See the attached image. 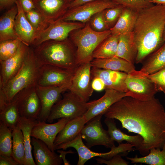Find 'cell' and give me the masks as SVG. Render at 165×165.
Returning <instances> with one entry per match:
<instances>
[{"instance_id": "cell-1", "label": "cell", "mask_w": 165, "mask_h": 165, "mask_svg": "<svg viewBox=\"0 0 165 165\" xmlns=\"http://www.w3.org/2000/svg\"><path fill=\"white\" fill-rule=\"evenodd\" d=\"M104 115L118 120L128 133L143 138L140 153L143 156L148 154L152 148L162 149L165 143V110L155 97L143 101L125 96L112 105Z\"/></svg>"}, {"instance_id": "cell-2", "label": "cell", "mask_w": 165, "mask_h": 165, "mask_svg": "<svg viewBox=\"0 0 165 165\" xmlns=\"http://www.w3.org/2000/svg\"><path fill=\"white\" fill-rule=\"evenodd\" d=\"M165 4H156L138 12L133 32L138 52L135 62H142L165 42Z\"/></svg>"}, {"instance_id": "cell-3", "label": "cell", "mask_w": 165, "mask_h": 165, "mask_svg": "<svg viewBox=\"0 0 165 165\" xmlns=\"http://www.w3.org/2000/svg\"><path fill=\"white\" fill-rule=\"evenodd\" d=\"M33 48L40 66L49 64L74 71L78 66L76 48L68 38L46 41Z\"/></svg>"}, {"instance_id": "cell-4", "label": "cell", "mask_w": 165, "mask_h": 165, "mask_svg": "<svg viewBox=\"0 0 165 165\" xmlns=\"http://www.w3.org/2000/svg\"><path fill=\"white\" fill-rule=\"evenodd\" d=\"M39 66L33 47L29 46L20 69L4 87L0 88V110L4 109L20 91L37 85Z\"/></svg>"}, {"instance_id": "cell-5", "label": "cell", "mask_w": 165, "mask_h": 165, "mask_svg": "<svg viewBox=\"0 0 165 165\" xmlns=\"http://www.w3.org/2000/svg\"><path fill=\"white\" fill-rule=\"evenodd\" d=\"M111 34L110 30L98 32L92 29L88 22L82 28L75 30L68 38L76 49V63L79 65L91 62L93 52L98 45Z\"/></svg>"}, {"instance_id": "cell-6", "label": "cell", "mask_w": 165, "mask_h": 165, "mask_svg": "<svg viewBox=\"0 0 165 165\" xmlns=\"http://www.w3.org/2000/svg\"><path fill=\"white\" fill-rule=\"evenodd\" d=\"M91 103V101L87 102L82 101L69 91L53 105L46 122L51 123L57 119H73L82 116L88 110Z\"/></svg>"}, {"instance_id": "cell-7", "label": "cell", "mask_w": 165, "mask_h": 165, "mask_svg": "<svg viewBox=\"0 0 165 165\" xmlns=\"http://www.w3.org/2000/svg\"><path fill=\"white\" fill-rule=\"evenodd\" d=\"M119 4L115 0H96L85 3L68 9L60 18L65 21L86 24L96 13Z\"/></svg>"}, {"instance_id": "cell-8", "label": "cell", "mask_w": 165, "mask_h": 165, "mask_svg": "<svg viewBox=\"0 0 165 165\" xmlns=\"http://www.w3.org/2000/svg\"><path fill=\"white\" fill-rule=\"evenodd\" d=\"M127 96L143 101L150 100L158 91L156 86L146 76L137 71L128 74L125 80Z\"/></svg>"}, {"instance_id": "cell-9", "label": "cell", "mask_w": 165, "mask_h": 165, "mask_svg": "<svg viewBox=\"0 0 165 165\" xmlns=\"http://www.w3.org/2000/svg\"><path fill=\"white\" fill-rule=\"evenodd\" d=\"M103 115L99 114L91 119L85 124L81 131L82 138L90 148L99 145L111 149L116 146L108 131L104 129L101 124V119Z\"/></svg>"}, {"instance_id": "cell-10", "label": "cell", "mask_w": 165, "mask_h": 165, "mask_svg": "<svg viewBox=\"0 0 165 165\" xmlns=\"http://www.w3.org/2000/svg\"><path fill=\"white\" fill-rule=\"evenodd\" d=\"M74 71L49 64L39 68L37 86L42 87L70 86Z\"/></svg>"}, {"instance_id": "cell-11", "label": "cell", "mask_w": 165, "mask_h": 165, "mask_svg": "<svg viewBox=\"0 0 165 165\" xmlns=\"http://www.w3.org/2000/svg\"><path fill=\"white\" fill-rule=\"evenodd\" d=\"M85 25L79 22L67 21L59 19L49 23L48 27L39 34L31 46L34 47L48 40L66 39L72 31L82 28Z\"/></svg>"}, {"instance_id": "cell-12", "label": "cell", "mask_w": 165, "mask_h": 165, "mask_svg": "<svg viewBox=\"0 0 165 165\" xmlns=\"http://www.w3.org/2000/svg\"><path fill=\"white\" fill-rule=\"evenodd\" d=\"M91 62L78 65L74 70L68 90L86 102L94 91L91 86Z\"/></svg>"}, {"instance_id": "cell-13", "label": "cell", "mask_w": 165, "mask_h": 165, "mask_svg": "<svg viewBox=\"0 0 165 165\" xmlns=\"http://www.w3.org/2000/svg\"><path fill=\"white\" fill-rule=\"evenodd\" d=\"M36 86L25 88L16 95L20 117L37 120L41 111V105Z\"/></svg>"}, {"instance_id": "cell-14", "label": "cell", "mask_w": 165, "mask_h": 165, "mask_svg": "<svg viewBox=\"0 0 165 165\" xmlns=\"http://www.w3.org/2000/svg\"><path fill=\"white\" fill-rule=\"evenodd\" d=\"M70 86L42 87L36 86L37 93L41 105V111L37 119L39 122H46L53 105L61 98V95Z\"/></svg>"}, {"instance_id": "cell-15", "label": "cell", "mask_w": 165, "mask_h": 165, "mask_svg": "<svg viewBox=\"0 0 165 165\" xmlns=\"http://www.w3.org/2000/svg\"><path fill=\"white\" fill-rule=\"evenodd\" d=\"M29 46L21 42L14 55L5 61H0V88L4 87L20 69Z\"/></svg>"}, {"instance_id": "cell-16", "label": "cell", "mask_w": 165, "mask_h": 165, "mask_svg": "<svg viewBox=\"0 0 165 165\" xmlns=\"http://www.w3.org/2000/svg\"><path fill=\"white\" fill-rule=\"evenodd\" d=\"M71 119L69 118H62L59 119L57 122L52 124L38 121L32 130L31 136L41 140L52 151H55L54 142L57 135Z\"/></svg>"}, {"instance_id": "cell-17", "label": "cell", "mask_w": 165, "mask_h": 165, "mask_svg": "<svg viewBox=\"0 0 165 165\" xmlns=\"http://www.w3.org/2000/svg\"><path fill=\"white\" fill-rule=\"evenodd\" d=\"M35 8L49 23L61 18L73 0H33Z\"/></svg>"}, {"instance_id": "cell-18", "label": "cell", "mask_w": 165, "mask_h": 165, "mask_svg": "<svg viewBox=\"0 0 165 165\" xmlns=\"http://www.w3.org/2000/svg\"><path fill=\"white\" fill-rule=\"evenodd\" d=\"M105 90V93L101 97L91 101L89 108L84 115L87 122L98 115H104L112 105L127 96L124 92L111 89Z\"/></svg>"}, {"instance_id": "cell-19", "label": "cell", "mask_w": 165, "mask_h": 165, "mask_svg": "<svg viewBox=\"0 0 165 165\" xmlns=\"http://www.w3.org/2000/svg\"><path fill=\"white\" fill-rule=\"evenodd\" d=\"M128 74L122 72L92 67V78L98 77L104 82L105 89H111L127 92L125 80Z\"/></svg>"}, {"instance_id": "cell-20", "label": "cell", "mask_w": 165, "mask_h": 165, "mask_svg": "<svg viewBox=\"0 0 165 165\" xmlns=\"http://www.w3.org/2000/svg\"><path fill=\"white\" fill-rule=\"evenodd\" d=\"M15 4L18 13L15 19L14 28L18 38L28 46H31L38 35L27 19L21 4L17 0Z\"/></svg>"}, {"instance_id": "cell-21", "label": "cell", "mask_w": 165, "mask_h": 165, "mask_svg": "<svg viewBox=\"0 0 165 165\" xmlns=\"http://www.w3.org/2000/svg\"><path fill=\"white\" fill-rule=\"evenodd\" d=\"M31 144L36 165H61L63 163L60 155L52 151L41 140L32 137Z\"/></svg>"}, {"instance_id": "cell-22", "label": "cell", "mask_w": 165, "mask_h": 165, "mask_svg": "<svg viewBox=\"0 0 165 165\" xmlns=\"http://www.w3.org/2000/svg\"><path fill=\"white\" fill-rule=\"evenodd\" d=\"M87 123L84 115L69 121L57 135L54 142L55 148L74 139L80 133Z\"/></svg>"}, {"instance_id": "cell-23", "label": "cell", "mask_w": 165, "mask_h": 165, "mask_svg": "<svg viewBox=\"0 0 165 165\" xmlns=\"http://www.w3.org/2000/svg\"><path fill=\"white\" fill-rule=\"evenodd\" d=\"M80 133L74 139L66 143L59 145L55 148V150L60 149L63 150L72 147L76 150L79 156L77 165H83L89 160L96 156L105 159L108 152L98 153L91 151L82 141Z\"/></svg>"}, {"instance_id": "cell-24", "label": "cell", "mask_w": 165, "mask_h": 165, "mask_svg": "<svg viewBox=\"0 0 165 165\" xmlns=\"http://www.w3.org/2000/svg\"><path fill=\"white\" fill-rule=\"evenodd\" d=\"M104 122L108 127L107 131L112 141L119 144L126 141L135 147V150L140 152L143 142V138L140 135L130 136L124 133L117 128L114 119L106 118Z\"/></svg>"}, {"instance_id": "cell-25", "label": "cell", "mask_w": 165, "mask_h": 165, "mask_svg": "<svg viewBox=\"0 0 165 165\" xmlns=\"http://www.w3.org/2000/svg\"><path fill=\"white\" fill-rule=\"evenodd\" d=\"M138 52L133 32L119 35L116 56L134 64Z\"/></svg>"}, {"instance_id": "cell-26", "label": "cell", "mask_w": 165, "mask_h": 165, "mask_svg": "<svg viewBox=\"0 0 165 165\" xmlns=\"http://www.w3.org/2000/svg\"><path fill=\"white\" fill-rule=\"evenodd\" d=\"M92 67L122 72L128 74L136 70L134 64L117 56L103 59H94L91 62Z\"/></svg>"}, {"instance_id": "cell-27", "label": "cell", "mask_w": 165, "mask_h": 165, "mask_svg": "<svg viewBox=\"0 0 165 165\" xmlns=\"http://www.w3.org/2000/svg\"><path fill=\"white\" fill-rule=\"evenodd\" d=\"M146 57L140 70L137 71L139 74H150L165 68V41L159 48Z\"/></svg>"}, {"instance_id": "cell-28", "label": "cell", "mask_w": 165, "mask_h": 165, "mask_svg": "<svg viewBox=\"0 0 165 165\" xmlns=\"http://www.w3.org/2000/svg\"><path fill=\"white\" fill-rule=\"evenodd\" d=\"M138 12L125 7L117 23L110 29L111 34L120 35L125 33L133 32Z\"/></svg>"}, {"instance_id": "cell-29", "label": "cell", "mask_w": 165, "mask_h": 165, "mask_svg": "<svg viewBox=\"0 0 165 165\" xmlns=\"http://www.w3.org/2000/svg\"><path fill=\"white\" fill-rule=\"evenodd\" d=\"M18 13L15 4L0 18V42L18 38L14 28L15 19Z\"/></svg>"}, {"instance_id": "cell-30", "label": "cell", "mask_w": 165, "mask_h": 165, "mask_svg": "<svg viewBox=\"0 0 165 165\" xmlns=\"http://www.w3.org/2000/svg\"><path fill=\"white\" fill-rule=\"evenodd\" d=\"M38 122L37 120L20 116L18 121L22 132L24 145L25 160L24 165H36L32 155L31 137L32 130Z\"/></svg>"}, {"instance_id": "cell-31", "label": "cell", "mask_w": 165, "mask_h": 165, "mask_svg": "<svg viewBox=\"0 0 165 165\" xmlns=\"http://www.w3.org/2000/svg\"><path fill=\"white\" fill-rule=\"evenodd\" d=\"M119 35L111 34L97 46L93 54L94 59H103L116 56Z\"/></svg>"}, {"instance_id": "cell-32", "label": "cell", "mask_w": 165, "mask_h": 165, "mask_svg": "<svg viewBox=\"0 0 165 165\" xmlns=\"http://www.w3.org/2000/svg\"><path fill=\"white\" fill-rule=\"evenodd\" d=\"M132 163H141L150 165H165V143L162 149L151 148L148 155L138 157L137 155L133 158L126 157Z\"/></svg>"}, {"instance_id": "cell-33", "label": "cell", "mask_w": 165, "mask_h": 165, "mask_svg": "<svg viewBox=\"0 0 165 165\" xmlns=\"http://www.w3.org/2000/svg\"><path fill=\"white\" fill-rule=\"evenodd\" d=\"M13 145L11 156L19 165H24L25 150L22 131L18 123L12 129Z\"/></svg>"}, {"instance_id": "cell-34", "label": "cell", "mask_w": 165, "mask_h": 165, "mask_svg": "<svg viewBox=\"0 0 165 165\" xmlns=\"http://www.w3.org/2000/svg\"><path fill=\"white\" fill-rule=\"evenodd\" d=\"M19 114L16 95L2 111H0V120L13 129L18 123Z\"/></svg>"}, {"instance_id": "cell-35", "label": "cell", "mask_w": 165, "mask_h": 165, "mask_svg": "<svg viewBox=\"0 0 165 165\" xmlns=\"http://www.w3.org/2000/svg\"><path fill=\"white\" fill-rule=\"evenodd\" d=\"M12 145V129L0 121V155L11 156Z\"/></svg>"}, {"instance_id": "cell-36", "label": "cell", "mask_w": 165, "mask_h": 165, "mask_svg": "<svg viewBox=\"0 0 165 165\" xmlns=\"http://www.w3.org/2000/svg\"><path fill=\"white\" fill-rule=\"evenodd\" d=\"M25 14L27 19L38 34V35L48 27L49 23L36 8L25 13Z\"/></svg>"}, {"instance_id": "cell-37", "label": "cell", "mask_w": 165, "mask_h": 165, "mask_svg": "<svg viewBox=\"0 0 165 165\" xmlns=\"http://www.w3.org/2000/svg\"><path fill=\"white\" fill-rule=\"evenodd\" d=\"M21 42L18 38L0 42V61H5L14 55Z\"/></svg>"}, {"instance_id": "cell-38", "label": "cell", "mask_w": 165, "mask_h": 165, "mask_svg": "<svg viewBox=\"0 0 165 165\" xmlns=\"http://www.w3.org/2000/svg\"><path fill=\"white\" fill-rule=\"evenodd\" d=\"M124 7L122 5L118 4L103 10L105 21L109 30L112 28L117 23Z\"/></svg>"}, {"instance_id": "cell-39", "label": "cell", "mask_w": 165, "mask_h": 165, "mask_svg": "<svg viewBox=\"0 0 165 165\" xmlns=\"http://www.w3.org/2000/svg\"><path fill=\"white\" fill-rule=\"evenodd\" d=\"M103 10L94 14L88 22L91 28L96 31L101 32L109 30L105 21Z\"/></svg>"}, {"instance_id": "cell-40", "label": "cell", "mask_w": 165, "mask_h": 165, "mask_svg": "<svg viewBox=\"0 0 165 165\" xmlns=\"http://www.w3.org/2000/svg\"><path fill=\"white\" fill-rule=\"evenodd\" d=\"M121 4L137 12L154 5L150 0H115Z\"/></svg>"}, {"instance_id": "cell-41", "label": "cell", "mask_w": 165, "mask_h": 165, "mask_svg": "<svg viewBox=\"0 0 165 165\" xmlns=\"http://www.w3.org/2000/svg\"><path fill=\"white\" fill-rule=\"evenodd\" d=\"M144 75L154 83L158 91L165 94V68L154 73Z\"/></svg>"}, {"instance_id": "cell-42", "label": "cell", "mask_w": 165, "mask_h": 165, "mask_svg": "<svg viewBox=\"0 0 165 165\" xmlns=\"http://www.w3.org/2000/svg\"><path fill=\"white\" fill-rule=\"evenodd\" d=\"M119 155H116L111 159L106 160L102 158H97L96 160L100 164H105L107 165H127L128 162L123 159Z\"/></svg>"}, {"instance_id": "cell-43", "label": "cell", "mask_w": 165, "mask_h": 165, "mask_svg": "<svg viewBox=\"0 0 165 165\" xmlns=\"http://www.w3.org/2000/svg\"><path fill=\"white\" fill-rule=\"evenodd\" d=\"M91 86L93 90L97 91H101L105 89L104 82L98 77L92 78Z\"/></svg>"}, {"instance_id": "cell-44", "label": "cell", "mask_w": 165, "mask_h": 165, "mask_svg": "<svg viewBox=\"0 0 165 165\" xmlns=\"http://www.w3.org/2000/svg\"><path fill=\"white\" fill-rule=\"evenodd\" d=\"M0 165H19L11 156L0 155Z\"/></svg>"}, {"instance_id": "cell-45", "label": "cell", "mask_w": 165, "mask_h": 165, "mask_svg": "<svg viewBox=\"0 0 165 165\" xmlns=\"http://www.w3.org/2000/svg\"><path fill=\"white\" fill-rule=\"evenodd\" d=\"M21 4L25 13L35 9L33 0H17Z\"/></svg>"}, {"instance_id": "cell-46", "label": "cell", "mask_w": 165, "mask_h": 165, "mask_svg": "<svg viewBox=\"0 0 165 165\" xmlns=\"http://www.w3.org/2000/svg\"><path fill=\"white\" fill-rule=\"evenodd\" d=\"M17 0H0V11L9 8L15 4Z\"/></svg>"}, {"instance_id": "cell-47", "label": "cell", "mask_w": 165, "mask_h": 165, "mask_svg": "<svg viewBox=\"0 0 165 165\" xmlns=\"http://www.w3.org/2000/svg\"><path fill=\"white\" fill-rule=\"evenodd\" d=\"M57 152L60 153V156L62 158L63 163L64 165H70L69 162L65 158L66 155L68 153H73L74 152L71 150H69L68 151H65L63 150H60L58 149Z\"/></svg>"}, {"instance_id": "cell-48", "label": "cell", "mask_w": 165, "mask_h": 165, "mask_svg": "<svg viewBox=\"0 0 165 165\" xmlns=\"http://www.w3.org/2000/svg\"><path fill=\"white\" fill-rule=\"evenodd\" d=\"M96 0H74L71 3L68 9L78 6L86 2Z\"/></svg>"}, {"instance_id": "cell-49", "label": "cell", "mask_w": 165, "mask_h": 165, "mask_svg": "<svg viewBox=\"0 0 165 165\" xmlns=\"http://www.w3.org/2000/svg\"><path fill=\"white\" fill-rule=\"evenodd\" d=\"M150 2L152 3L156 4H165V0H150Z\"/></svg>"}, {"instance_id": "cell-50", "label": "cell", "mask_w": 165, "mask_h": 165, "mask_svg": "<svg viewBox=\"0 0 165 165\" xmlns=\"http://www.w3.org/2000/svg\"><path fill=\"white\" fill-rule=\"evenodd\" d=\"M163 39L164 41H165V27L163 31Z\"/></svg>"}, {"instance_id": "cell-51", "label": "cell", "mask_w": 165, "mask_h": 165, "mask_svg": "<svg viewBox=\"0 0 165 165\" xmlns=\"http://www.w3.org/2000/svg\"></svg>"}]
</instances>
